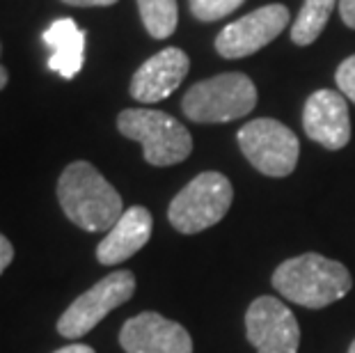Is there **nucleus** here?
<instances>
[{
	"label": "nucleus",
	"instance_id": "f257e3e1",
	"mask_svg": "<svg viewBox=\"0 0 355 353\" xmlns=\"http://www.w3.org/2000/svg\"><path fill=\"white\" fill-rule=\"evenodd\" d=\"M64 216L85 232H110L124 214L122 195L92 163L73 161L58 179Z\"/></svg>",
	"mask_w": 355,
	"mask_h": 353
},
{
	"label": "nucleus",
	"instance_id": "f03ea898",
	"mask_svg": "<svg viewBox=\"0 0 355 353\" xmlns=\"http://www.w3.org/2000/svg\"><path fill=\"white\" fill-rule=\"evenodd\" d=\"M273 287L291 303L321 310L342 300L353 287V277L342 261L319 252H305L282 261L273 273Z\"/></svg>",
	"mask_w": 355,
	"mask_h": 353
},
{
	"label": "nucleus",
	"instance_id": "7ed1b4c3",
	"mask_svg": "<svg viewBox=\"0 0 355 353\" xmlns=\"http://www.w3.org/2000/svg\"><path fill=\"white\" fill-rule=\"evenodd\" d=\"M117 129L124 138L140 142L145 161L154 168L177 165L193 152L191 131L163 110L126 108L119 112Z\"/></svg>",
	"mask_w": 355,
	"mask_h": 353
},
{
	"label": "nucleus",
	"instance_id": "20e7f679",
	"mask_svg": "<svg viewBox=\"0 0 355 353\" xmlns=\"http://www.w3.org/2000/svg\"><path fill=\"white\" fill-rule=\"evenodd\" d=\"M257 106L254 83L241 71L218 74L188 89L181 110L198 124H223L245 117Z\"/></svg>",
	"mask_w": 355,
	"mask_h": 353
},
{
	"label": "nucleus",
	"instance_id": "39448f33",
	"mask_svg": "<svg viewBox=\"0 0 355 353\" xmlns=\"http://www.w3.org/2000/svg\"><path fill=\"white\" fill-rule=\"evenodd\" d=\"M234 200L232 182L220 172H202L181 189L168 207V221L181 234H198L227 216Z\"/></svg>",
	"mask_w": 355,
	"mask_h": 353
},
{
	"label": "nucleus",
	"instance_id": "423d86ee",
	"mask_svg": "<svg viewBox=\"0 0 355 353\" xmlns=\"http://www.w3.org/2000/svg\"><path fill=\"white\" fill-rule=\"evenodd\" d=\"M239 147L254 170L266 177H289L296 170L300 145L289 126L277 119L259 117L241 126Z\"/></svg>",
	"mask_w": 355,
	"mask_h": 353
},
{
	"label": "nucleus",
	"instance_id": "0eeeda50",
	"mask_svg": "<svg viewBox=\"0 0 355 353\" xmlns=\"http://www.w3.org/2000/svg\"><path fill=\"white\" fill-rule=\"evenodd\" d=\"M135 294V275L131 271H115L101 277L94 287L80 294L58 319V333L67 340H78L87 335L99 321H103L115 307L124 305Z\"/></svg>",
	"mask_w": 355,
	"mask_h": 353
},
{
	"label": "nucleus",
	"instance_id": "6e6552de",
	"mask_svg": "<svg viewBox=\"0 0 355 353\" xmlns=\"http://www.w3.org/2000/svg\"><path fill=\"white\" fill-rule=\"evenodd\" d=\"M289 10L284 5L273 3L232 21L216 37L218 55L227 60H239L257 53L263 46H268L275 37H279V33L289 26Z\"/></svg>",
	"mask_w": 355,
	"mask_h": 353
},
{
	"label": "nucleus",
	"instance_id": "1a4fd4ad",
	"mask_svg": "<svg viewBox=\"0 0 355 353\" xmlns=\"http://www.w3.org/2000/svg\"><path fill=\"white\" fill-rule=\"evenodd\" d=\"M248 342L257 353H296L300 326L293 312L279 298L259 296L245 312Z\"/></svg>",
	"mask_w": 355,
	"mask_h": 353
},
{
	"label": "nucleus",
	"instance_id": "9d476101",
	"mask_svg": "<svg viewBox=\"0 0 355 353\" xmlns=\"http://www.w3.org/2000/svg\"><path fill=\"white\" fill-rule=\"evenodd\" d=\"M119 344L126 353H193L188 330L158 312H140L119 330Z\"/></svg>",
	"mask_w": 355,
	"mask_h": 353
},
{
	"label": "nucleus",
	"instance_id": "9b49d317",
	"mask_svg": "<svg viewBox=\"0 0 355 353\" xmlns=\"http://www.w3.org/2000/svg\"><path fill=\"white\" fill-rule=\"evenodd\" d=\"M303 129L309 140L337 152L351 140V117L346 96L335 89H316L303 110Z\"/></svg>",
	"mask_w": 355,
	"mask_h": 353
},
{
	"label": "nucleus",
	"instance_id": "f8f14e48",
	"mask_svg": "<svg viewBox=\"0 0 355 353\" xmlns=\"http://www.w3.org/2000/svg\"><path fill=\"white\" fill-rule=\"evenodd\" d=\"M191 60L177 46L158 51L140 64L131 78V96L140 103L163 101L184 83Z\"/></svg>",
	"mask_w": 355,
	"mask_h": 353
},
{
	"label": "nucleus",
	"instance_id": "ddd939ff",
	"mask_svg": "<svg viewBox=\"0 0 355 353\" xmlns=\"http://www.w3.org/2000/svg\"><path fill=\"white\" fill-rule=\"evenodd\" d=\"M152 214L145 207L135 205L124 209V214L115 223V227L96 246V259L105 266H115L119 261H126L128 257H133L135 252L145 248L149 236H152Z\"/></svg>",
	"mask_w": 355,
	"mask_h": 353
},
{
	"label": "nucleus",
	"instance_id": "4468645a",
	"mask_svg": "<svg viewBox=\"0 0 355 353\" xmlns=\"http://www.w3.org/2000/svg\"><path fill=\"white\" fill-rule=\"evenodd\" d=\"M85 30H80L69 17L53 21L42 35L44 44L51 49L49 69L67 80L76 76L85 60Z\"/></svg>",
	"mask_w": 355,
	"mask_h": 353
},
{
	"label": "nucleus",
	"instance_id": "2eb2a0df",
	"mask_svg": "<svg viewBox=\"0 0 355 353\" xmlns=\"http://www.w3.org/2000/svg\"><path fill=\"white\" fill-rule=\"evenodd\" d=\"M335 5L337 0H305L291 26V42L298 44V46H309L312 42L319 40Z\"/></svg>",
	"mask_w": 355,
	"mask_h": 353
},
{
	"label": "nucleus",
	"instance_id": "dca6fc26",
	"mask_svg": "<svg viewBox=\"0 0 355 353\" xmlns=\"http://www.w3.org/2000/svg\"><path fill=\"white\" fill-rule=\"evenodd\" d=\"M140 19L154 40H165L177 30L179 7L177 0H138Z\"/></svg>",
	"mask_w": 355,
	"mask_h": 353
},
{
	"label": "nucleus",
	"instance_id": "f3484780",
	"mask_svg": "<svg viewBox=\"0 0 355 353\" xmlns=\"http://www.w3.org/2000/svg\"><path fill=\"white\" fill-rule=\"evenodd\" d=\"M245 0H188L193 17L200 21H218L236 12Z\"/></svg>",
	"mask_w": 355,
	"mask_h": 353
},
{
	"label": "nucleus",
	"instance_id": "a211bd4d",
	"mask_svg": "<svg viewBox=\"0 0 355 353\" xmlns=\"http://www.w3.org/2000/svg\"><path fill=\"white\" fill-rule=\"evenodd\" d=\"M335 80H337L339 92H342L346 99H351L355 103V55L346 58L344 62L337 67Z\"/></svg>",
	"mask_w": 355,
	"mask_h": 353
},
{
	"label": "nucleus",
	"instance_id": "6ab92c4d",
	"mask_svg": "<svg viewBox=\"0 0 355 353\" xmlns=\"http://www.w3.org/2000/svg\"><path fill=\"white\" fill-rule=\"evenodd\" d=\"M12 259H14V248L10 243V239L5 234H0V275H3L5 268L12 264Z\"/></svg>",
	"mask_w": 355,
	"mask_h": 353
},
{
	"label": "nucleus",
	"instance_id": "aec40b11",
	"mask_svg": "<svg viewBox=\"0 0 355 353\" xmlns=\"http://www.w3.org/2000/svg\"><path fill=\"white\" fill-rule=\"evenodd\" d=\"M339 14L344 24L355 30V0H339Z\"/></svg>",
	"mask_w": 355,
	"mask_h": 353
},
{
	"label": "nucleus",
	"instance_id": "412c9836",
	"mask_svg": "<svg viewBox=\"0 0 355 353\" xmlns=\"http://www.w3.org/2000/svg\"><path fill=\"white\" fill-rule=\"evenodd\" d=\"M62 3L71 7H110L117 0H62Z\"/></svg>",
	"mask_w": 355,
	"mask_h": 353
},
{
	"label": "nucleus",
	"instance_id": "4be33fe9",
	"mask_svg": "<svg viewBox=\"0 0 355 353\" xmlns=\"http://www.w3.org/2000/svg\"><path fill=\"white\" fill-rule=\"evenodd\" d=\"M53 353H94L92 347H87V344H69V347H62V349H58V351H53Z\"/></svg>",
	"mask_w": 355,
	"mask_h": 353
},
{
	"label": "nucleus",
	"instance_id": "5701e85b",
	"mask_svg": "<svg viewBox=\"0 0 355 353\" xmlns=\"http://www.w3.org/2000/svg\"><path fill=\"white\" fill-rule=\"evenodd\" d=\"M7 80H10V74H7V69L3 64H0V89H3L7 85Z\"/></svg>",
	"mask_w": 355,
	"mask_h": 353
},
{
	"label": "nucleus",
	"instance_id": "b1692460",
	"mask_svg": "<svg viewBox=\"0 0 355 353\" xmlns=\"http://www.w3.org/2000/svg\"><path fill=\"white\" fill-rule=\"evenodd\" d=\"M349 353H355V340L351 342V349H349Z\"/></svg>",
	"mask_w": 355,
	"mask_h": 353
},
{
	"label": "nucleus",
	"instance_id": "393cba45",
	"mask_svg": "<svg viewBox=\"0 0 355 353\" xmlns=\"http://www.w3.org/2000/svg\"><path fill=\"white\" fill-rule=\"evenodd\" d=\"M0 53H3V44H0Z\"/></svg>",
	"mask_w": 355,
	"mask_h": 353
}]
</instances>
